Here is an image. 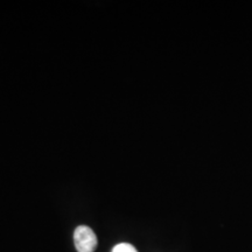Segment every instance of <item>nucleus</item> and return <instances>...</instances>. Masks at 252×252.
<instances>
[{"label": "nucleus", "instance_id": "obj_1", "mask_svg": "<svg viewBox=\"0 0 252 252\" xmlns=\"http://www.w3.org/2000/svg\"><path fill=\"white\" fill-rule=\"evenodd\" d=\"M74 242L77 252H94L97 248V236L87 225L77 226L74 232Z\"/></svg>", "mask_w": 252, "mask_h": 252}, {"label": "nucleus", "instance_id": "obj_2", "mask_svg": "<svg viewBox=\"0 0 252 252\" xmlns=\"http://www.w3.org/2000/svg\"><path fill=\"white\" fill-rule=\"evenodd\" d=\"M112 252H138V251L132 244L121 243V244H117L115 248H113Z\"/></svg>", "mask_w": 252, "mask_h": 252}]
</instances>
